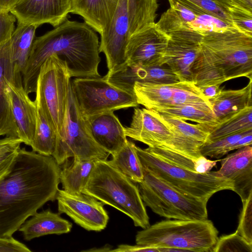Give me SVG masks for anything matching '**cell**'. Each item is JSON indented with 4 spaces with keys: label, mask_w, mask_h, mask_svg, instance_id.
I'll use <instances>...</instances> for the list:
<instances>
[{
    "label": "cell",
    "mask_w": 252,
    "mask_h": 252,
    "mask_svg": "<svg viewBox=\"0 0 252 252\" xmlns=\"http://www.w3.org/2000/svg\"><path fill=\"white\" fill-rule=\"evenodd\" d=\"M60 170L52 156L19 148L11 170L0 180V237H12L46 202L56 200Z\"/></svg>",
    "instance_id": "6da1fadb"
},
{
    "label": "cell",
    "mask_w": 252,
    "mask_h": 252,
    "mask_svg": "<svg viewBox=\"0 0 252 252\" xmlns=\"http://www.w3.org/2000/svg\"><path fill=\"white\" fill-rule=\"evenodd\" d=\"M99 47L98 37L93 28L85 22L66 19L53 30L35 38L22 72L25 90L28 94L35 93L41 67L52 55L66 63L71 77H100Z\"/></svg>",
    "instance_id": "7a4b0ae2"
},
{
    "label": "cell",
    "mask_w": 252,
    "mask_h": 252,
    "mask_svg": "<svg viewBox=\"0 0 252 252\" xmlns=\"http://www.w3.org/2000/svg\"><path fill=\"white\" fill-rule=\"evenodd\" d=\"M82 193L93 196L129 217L135 226L149 227V218L138 186L107 159H96Z\"/></svg>",
    "instance_id": "3957f363"
},
{
    "label": "cell",
    "mask_w": 252,
    "mask_h": 252,
    "mask_svg": "<svg viewBox=\"0 0 252 252\" xmlns=\"http://www.w3.org/2000/svg\"><path fill=\"white\" fill-rule=\"evenodd\" d=\"M218 235V230L208 219L165 220L138 231L135 241L137 245L156 248L212 252Z\"/></svg>",
    "instance_id": "277c9868"
},
{
    "label": "cell",
    "mask_w": 252,
    "mask_h": 252,
    "mask_svg": "<svg viewBox=\"0 0 252 252\" xmlns=\"http://www.w3.org/2000/svg\"><path fill=\"white\" fill-rule=\"evenodd\" d=\"M143 168L180 192L208 202L217 192L233 190L232 182L216 171L200 173L167 160L149 149L135 145Z\"/></svg>",
    "instance_id": "5b68a950"
},
{
    "label": "cell",
    "mask_w": 252,
    "mask_h": 252,
    "mask_svg": "<svg viewBox=\"0 0 252 252\" xmlns=\"http://www.w3.org/2000/svg\"><path fill=\"white\" fill-rule=\"evenodd\" d=\"M201 35L200 53L215 63L226 81L240 77L252 79V35L234 27Z\"/></svg>",
    "instance_id": "8992f818"
},
{
    "label": "cell",
    "mask_w": 252,
    "mask_h": 252,
    "mask_svg": "<svg viewBox=\"0 0 252 252\" xmlns=\"http://www.w3.org/2000/svg\"><path fill=\"white\" fill-rule=\"evenodd\" d=\"M71 78L66 63L52 55L42 65L37 80L35 100L57 138L63 130Z\"/></svg>",
    "instance_id": "52a82bcc"
},
{
    "label": "cell",
    "mask_w": 252,
    "mask_h": 252,
    "mask_svg": "<svg viewBox=\"0 0 252 252\" xmlns=\"http://www.w3.org/2000/svg\"><path fill=\"white\" fill-rule=\"evenodd\" d=\"M143 171L139 190L144 204L155 213L169 219H208L207 202L180 192L144 168Z\"/></svg>",
    "instance_id": "ba28073f"
},
{
    "label": "cell",
    "mask_w": 252,
    "mask_h": 252,
    "mask_svg": "<svg viewBox=\"0 0 252 252\" xmlns=\"http://www.w3.org/2000/svg\"><path fill=\"white\" fill-rule=\"evenodd\" d=\"M109 155L94 141L88 132L71 85L63 130L61 135L57 138L52 156L61 165L70 158L107 159Z\"/></svg>",
    "instance_id": "9c48e42d"
},
{
    "label": "cell",
    "mask_w": 252,
    "mask_h": 252,
    "mask_svg": "<svg viewBox=\"0 0 252 252\" xmlns=\"http://www.w3.org/2000/svg\"><path fill=\"white\" fill-rule=\"evenodd\" d=\"M71 87L83 117L139 105L134 94L112 85L103 77L76 78L71 81Z\"/></svg>",
    "instance_id": "30bf717a"
},
{
    "label": "cell",
    "mask_w": 252,
    "mask_h": 252,
    "mask_svg": "<svg viewBox=\"0 0 252 252\" xmlns=\"http://www.w3.org/2000/svg\"><path fill=\"white\" fill-rule=\"evenodd\" d=\"M106 1L107 21L100 34L99 51L105 54L108 71H111L126 63L129 17L127 0Z\"/></svg>",
    "instance_id": "8fae6325"
},
{
    "label": "cell",
    "mask_w": 252,
    "mask_h": 252,
    "mask_svg": "<svg viewBox=\"0 0 252 252\" xmlns=\"http://www.w3.org/2000/svg\"><path fill=\"white\" fill-rule=\"evenodd\" d=\"M169 38L162 60L180 81L192 82L191 69L200 51L202 35L187 25L167 34Z\"/></svg>",
    "instance_id": "7c38bea8"
},
{
    "label": "cell",
    "mask_w": 252,
    "mask_h": 252,
    "mask_svg": "<svg viewBox=\"0 0 252 252\" xmlns=\"http://www.w3.org/2000/svg\"><path fill=\"white\" fill-rule=\"evenodd\" d=\"M58 211L68 216L78 225L88 231H100L109 220L104 203L90 195L73 194L63 189L58 191Z\"/></svg>",
    "instance_id": "4fadbf2b"
},
{
    "label": "cell",
    "mask_w": 252,
    "mask_h": 252,
    "mask_svg": "<svg viewBox=\"0 0 252 252\" xmlns=\"http://www.w3.org/2000/svg\"><path fill=\"white\" fill-rule=\"evenodd\" d=\"M169 38L156 23L132 34L126 46V63L138 66L162 65Z\"/></svg>",
    "instance_id": "5bb4252c"
},
{
    "label": "cell",
    "mask_w": 252,
    "mask_h": 252,
    "mask_svg": "<svg viewBox=\"0 0 252 252\" xmlns=\"http://www.w3.org/2000/svg\"><path fill=\"white\" fill-rule=\"evenodd\" d=\"M126 136L149 147L171 152L174 133L157 112L135 108L129 126L124 127Z\"/></svg>",
    "instance_id": "9a60e30c"
},
{
    "label": "cell",
    "mask_w": 252,
    "mask_h": 252,
    "mask_svg": "<svg viewBox=\"0 0 252 252\" xmlns=\"http://www.w3.org/2000/svg\"><path fill=\"white\" fill-rule=\"evenodd\" d=\"M71 4V0H22L10 12L18 22L37 28L47 23L55 28L67 19Z\"/></svg>",
    "instance_id": "2e32d148"
},
{
    "label": "cell",
    "mask_w": 252,
    "mask_h": 252,
    "mask_svg": "<svg viewBox=\"0 0 252 252\" xmlns=\"http://www.w3.org/2000/svg\"><path fill=\"white\" fill-rule=\"evenodd\" d=\"M8 94L12 114L18 129V138L31 146L33 139L37 119V104L32 101L25 90L22 75L18 71L9 82Z\"/></svg>",
    "instance_id": "e0dca14e"
},
{
    "label": "cell",
    "mask_w": 252,
    "mask_h": 252,
    "mask_svg": "<svg viewBox=\"0 0 252 252\" xmlns=\"http://www.w3.org/2000/svg\"><path fill=\"white\" fill-rule=\"evenodd\" d=\"M118 88L134 94L135 82L170 84L180 81L177 76L166 64L150 66L129 65L126 63L103 77Z\"/></svg>",
    "instance_id": "ac0fdd59"
},
{
    "label": "cell",
    "mask_w": 252,
    "mask_h": 252,
    "mask_svg": "<svg viewBox=\"0 0 252 252\" xmlns=\"http://www.w3.org/2000/svg\"><path fill=\"white\" fill-rule=\"evenodd\" d=\"M220 167L216 171L222 178L230 180L233 191L246 201L252 194V147H243L220 161Z\"/></svg>",
    "instance_id": "d6986e66"
},
{
    "label": "cell",
    "mask_w": 252,
    "mask_h": 252,
    "mask_svg": "<svg viewBox=\"0 0 252 252\" xmlns=\"http://www.w3.org/2000/svg\"><path fill=\"white\" fill-rule=\"evenodd\" d=\"M83 118L92 137L110 155L115 154L126 143L124 127L113 111Z\"/></svg>",
    "instance_id": "ffe728a7"
},
{
    "label": "cell",
    "mask_w": 252,
    "mask_h": 252,
    "mask_svg": "<svg viewBox=\"0 0 252 252\" xmlns=\"http://www.w3.org/2000/svg\"><path fill=\"white\" fill-rule=\"evenodd\" d=\"M18 71L12 61L9 40L0 45V136L18 138L8 94V83Z\"/></svg>",
    "instance_id": "44dd1931"
},
{
    "label": "cell",
    "mask_w": 252,
    "mask_h": 252,
    "mask_svg": "<svg viewBox=\"0 0 252 252\" xmlns=\"http://www.w3.org/2000/svg\"><path fill=\"white\" fill-rule=\"evenodd\" d=\"M72 224L62 218L60 213H55L50 209L36 212L27 220L20 227L26 241L49 234H62L69 232Z\"/></svg>",
    "instance_id": "7402d4cb"
},
{
    "label": "cell",
    "mask_w": 252,
    "mask_h": 252,
    "mask_svg": "<svg viewBox=\"0 0 252 252\" xmlns=\"http://www.w3.org/2000/svg\"><path fill=\"white\" fill-rule=\"evenodd\" d=\"M252 79L245 87L238 90H222L209 100L218 124L244 108L252 106Z\"/></svg>",
    "instance_id": "603a6c76"
},
{
    "label": "cell",
    "mask_w": 252,
    "mask_h": 252,
    "mask_svg": "<svg viewBox=\"0 0 252 252\" xmlns=\"http://www.w3.org/2000/svg\"><path fill=\"white\" fill-rule=\"evenodd\" d=\"M176 83L158 84L135 82L133 92L138 104L147 109L157 111L170 105Z\"/></svg>",
    "instance_id": "cb8c5ba5"
},
{
    "label": "cell",
    "mask_w": 252,
    "mask_h": 252,
    "mask_svg": "<svg viewBox=\"0 0 252 252\" xmlns=\"http://www.w3.org/2000/svg\"><path fill=\"white\" fill-rule=\"evenodd\" d=\"M96 160L73 158L71 163L64 165L60 173L63 189L73 194L82 193Z\"/></svg>",
    "instance_id": "d4e9b609"
},
{
    "label": "cell",
    "mask_w": 252,
    "mask_h": 252,
    "mask_svg": "<svg viewBox=\"0 0 252 252\" xmlns=\"http://www.w3.org/2000/svg\"><path fill=\"white\" fill-rule=\"evenodd\" d=\"M37 28L33 25L18 22L10 39L12 61L21 73L30 56Z\"/></svg>",
    "instance_id": "484cf974"
},
{
    "label": "cell",
    "mask_w": 252,
    "mask_h": 252,
    "mask_svg": "<svg viewBox=\"0 0 252 252\" xmlns=\"http://www.w3.org/2000/svg\"><path fill=\"white\" fill-rule=\"evenodd\" d=\"M109 162L135 183L142 181L143 168L135 150V144L127 140L125 145L112 155Z\"/></svg>",
    "instance_id": "4316f807"
},
{
    "label": "cell",
    "mask_w": 252,
    "mask_h": 252,
    "mask_svg": "<svg viewBox=\"0 0 252 252\" xmlns=\"http://www.w3.org/2000/svg\"><path fill=\"white\" fill-rule=\"evenodd\" d=\"M168 117L190 120L198 124L215 126L218 124L210 104H191L174 105L155 111Z\"/></svg>",
    "instance_id": "83f0119b"
},
{
    "label": "cell",
    "mask_w": 252,
    "mask_h": 252,
    "mask_svg": "<svg viewBox=\"0 0 252 252\" xmlns=\"http://www.w3.org/2000/svg\"><path fill=\"white\" fill-rule=\"evenodd\" d=\"M70 13L81 16L100 34L107 21L106 0H71Z\"/></svg>",
    "instance_id": "f1b7e54d"
},
{
    "label": "cell",
    "mask_w": 252,
    "mask_h": 252,
    "mask_svg": "<svg viewBox=\"0 0 252 252\" xmlns=\"http://www.w3.org/2000/svg\"><path fill=\"white\" fill-rule=\"evenodd\" d=\"M252 129L206 141L200 148L201 155L219 158L230 151L252 145Z\"/></svg>",
    "instance_id": "f546056e"
},
{
    "label": "cell",
    "mask_w": 252,
    "mask_h": 252,
    "mask_svg": "<svg viewBox=\"0 0 252 252\" xmlns=\"http://www.w3.org/2000/svg\"><path fill=\"white\" fill-rule=\"evenodd\" d=\"M129 34L155 23L158 7L157 0H127Z\"/></svg>",
    "instance_id": "4dcf8cb0"
},
{
    "label": "cell",
    "mask_w": 252,
    "mask_h": 252,
    "mask_svg": "<svg viewBox=\"0 0 252 252\" xmlns=\"http://www.w3.org/2000/svg\"><path fill=\"white\" fill-rule=\"evenodd\" d=\"M250 129H252V106L247 107L218 125L212 126L206 141Z\"/></svg>",
    "instance_id": "1f68e13d"
},
{
    "label": "cell",
    "mask_w": 252,
    "mask_h": 252,
    "mask_svg": "<svg viewBox=\"0 0 252 252\" xmlns=\"http://www.w3.org/2000/svg\"><path fill=\"white\" fill-rule=\"evenodd\" d=\"M56 141V132L37 105L36 128L30 146L32 151L44 156H52L55 149Z\"/></svg>",
    "instance_id": "d6a6232c"
},
{
    "label": "cell",
    "mask_w": 252,
    "mask_h": 252,
    "mask_svg": "<svg viewBox=\"0 0 252 252\" xmlns=\"http://www.w3.org/2000/svg\"><path fill=\"white\" fill-rule=\"evenodd\" d=\"M191 72L192 82L197 87L221 85L226 81L215 63L200 53L193 64Z\"/></svg>",
    "instance_id": "836d02e7"
},
{
    "label": "cell",
    "mask_w": 252,
    "mask_h": 252,
    "mask_svg": "<svg viewBox=\"0 0 252 252\" xmlns=\"http://www.w3.org/2000/svg\"><path fill=\"white\" fill-rule=\"evenodd\" d=\"M159 114L172 130L200 147L207 141L212 126L191 124L182 119Z\"/></svg>",
    "instance_id": "e575fe53"
},
{
    "label": "cell",
    "mask_w": 252,
    "mask_h": 252,
    "mask_svg": "<svg viewBox=\"0 0 252 252\" xmlns=\"http://www.w3.org/2000/svg\"><path fill=\"white\" fill-rule=\"evenodd\" d=\"M204 103L210 104L193 82L179 81L176 84L169 106Z\"/></svg>",
    "instance_id": "d590c367"
},
{
    "label": "cell",
    "mask_w": 252,
    "mask_h": 252,
    "mask_svg": "<svg viewBox=\"0 0 252 252\" xmlns=\"http://www.w3.org/2000/svg\"><path fill=\"white\" fill-rule=\"evenodd\" d=\"M197 15L207 14L215 16L233 26L227 11L212 0H177Z\"/></svg>",
    "instance_id": "8d00e7d4"
},
{
    "label": "cell",
    "mask_w": 252,
    "mask_h": 252,
    "mask_svg": "<svg viewBox=\"0 0 252 252\" xmlns=\"http://www.w3.org/2000/svg\"><path fill=\"white\" fill-rule=\"evenodd\" d=\"M186 25L189 28L201 34L210 32H222L233 27L215 16L207 14L197 15L195 20Z\"/></svg>",
    "instance_id": "74e56055"
},
{
    "label": "cell",
    "mask_w": 252,
    "mask_h": 252,
    "mask_svg": "<svg viewBox=\"0 0 252 252\" xmlns=\"http://www.w3.org/2000/svg\"><path fill=\"white\" fill-rule=\"evenodd\" d=\"M212 252H252V244L235 232L218 237Z\"/></svg>",
    "instance_id": "f35d334b"
},
{
    "label": "cell",
    "mask_w": 252,
    "mask_h": 252,
    "mask_svg": "<svg viewBox=\"0 0 252 252\" xmlns=\"http://www.w3.org/2000/svg\"><path fill=\"white\" fill-rule=\"evenodd\" d=\"M227 11L233 26L238 30L252 35V11L230 3Z\"/></svg>",
    "instance_id": "ab89813d"
},
{
    "label": "cell",
    "mask_w": 252,
    "mask_h": 252,
    "mask_svg": "<svg viewBox=\"0 0 252 252\" xmlns=\"http://www.w3.org/2000/svg\"><path fill=\"white\" fill-rule=\"evenodd\" d=\"M242 203L243 208L235 232L252 244V194Z\"/></svg>",
    "instance_id": "60d3db41"
},
{
    "label": "cell",
    "mask_w": 252,
    "mask_h": 252,
    "mask_svg": "<svg viewBox=\"0 0 252 252\" xmlns=\"http://www.w3.org/2000/svg\"><path fill=\"white\" fill-rule=\"evenodd\" d=\"M16 18L10 12L0 11V45L10 40Z\"/></svg>",
    "instance_id": "b9f144b4"
},
{
    "label": "cell",
    "mask_w": 252,
    "mask_h": 252,
    "mask_svg": "<svg viewBox=\"0 0 252 252\" xmlns=\"http://www.w3.org/2000/svg\"><path fill=\"white\" fill-rule=\"evenodd\" d=\"M19 148L0 155V180L11 170L15 162Z\"/></svg>",
    "instance_id": "7bdbcfd3"
},
{
    "label": "cell",
    "mask_w": 252,
    "mask_h": 252,
    "mask_svg": "<svg viewBox=\"0 0 252 252\" xmlns=\"http://www.w3.org/2000/svg\"><path fill=\"white\" fill-rule=\"evenodd\" d=\"M23 243L13 237H0V252H31Z\"/></svg>",
    "instance_id": "ee69618b"
},
{
    "label": "cell",
    "mask_w": 252,
    "mask_h": 252,
    "mask_svg": "<svg viewBox=\"0 0 252 252\" xmlns=\"http://www.w3.org/2000/svg\"><path fill=\"white\" fill-rule=\"evenodd\" d=\"M170 6L179 15L186 24L193 21L197 15L192 10L181 4L177 0H168Z\"/></svg>",
    "instance_id": "f6af8a7d"
},
{
    "label": "cell",
    "mask_w": 252,
    "mask_h": 252,
    "mask_svg": "<svg viewBox=\"0 0 252 252\" xmlns=\"http://www.w3.org/2000/svg\"><path fill=\"white\" fill-rule=\"evenodd\" d=\"M110 252H159L158 248L139 245H129L126 244H121L118 246L116 249L110 250Z\"/></svg>",
    "instance_id": "bcb514c9"
},
{
    "label": "cell",
    "mask_w": 252,
    "mask_h": 252,
    "mask_svg": "<svg viewBox=\"0 0 252 252\" xmlns=\"http://www.w3.org/2000/svg\"><path fill=\"white\" fill-rule=\"evenodd\" d=\"M218 160H212L201 155L193 161L194 170L200 173L208 172L216 166Z\"/></svg>",
    "instance_id": "7dc6e473"
},
{
    "label": "cell",
    "mask_w": 252,
    "mask_h": 252,
    "mask_svg": "<svg viewBox=\"0 0 252 252\" xmlns=\"http://www.w3.org/2000/svg\"><path fill=\"white\" fill-rule=\"evenodd\" d=\"M22 140L19 138L5 137L0 139V155L20 148Z\"/></svg>",
    "instance_id": "c3c4849f"
},
{
    "label": "cell",
    "mask_w": 252,
    "mask_h": 252,
    "mask_svg": "<svg viewBox=\"0 0 252 252\" xmlns=\"http://www.w3.org/2000/svg\"><path fill=\"white\" fill-rule=\"evenodd\" d=\"M204 97L208 100L216 97L223 89L220 85L215 84L197 87Z\"/></svg>",
    "instance_id": "681fc988"
},
{
    "label": "cell",
    "mask_w": 252,
    "mask_h": 252,
    "mask_svg": "<svg viewBox=\"0 0 252 252\" xmlns=\"http://www.w3.org/2000/svg\"><path fill=\"white\" fill-rule=\"evenodd\" d=\"M22 0H0V11L10 12Z\"/></svg>",
    "instance_id": "f907efd6"
},
{
    "label": "cell",
    "mask_w": 252,
    "mask_h": 252,
    "mask_svg": "<svg viewBox=\"0 0 252 252\" xmlns=\"http://www.w3.org/2000/svg\"><path fill=\"white\" fill-rule=\"evenodd\" d=\"M230 3L252 11V0H229Z\"/></svg>",
    "instance_id": "816d5d0a"
},
{
    "label": "cell",
    "mask_w": 252,
    "mask_h": 252,
    "mask_svg": "<svg viewBox=\"0 0 252 252\" xmlns=\"http://www.w3.org/2000/svg\"><path fill=\"white\" fill-rule=\"evenodd\" d=\"M216 3H217L219 5L224 8L227 11V8L230 4V2L229 0H212Z\"/></svg>",
    "instance_id": "f5cc1de1"
}]
</instances>
